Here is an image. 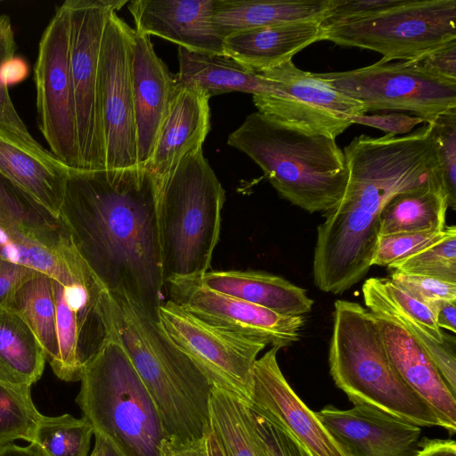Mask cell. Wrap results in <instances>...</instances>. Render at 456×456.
<instances>
[{"label": "cell", "instance_id": "obj_46", "mask_svg": "<svg viewBox=\"0 0 456 456\" xmlns=\"http://www.w3.org/2000/svg\"><path fill=\"white\" fill-rule=\"evenodd\" d=\"M426 304L430 307L440 329L456 332V301L437 299Z\"/></svg>", "mask_w": 456, "mask_h": 456}, {"label": "cell", "instance_id": "obj_33", "mask_svg": "<svg viewBox=\"0 0 456 456\" xmlns=\"http://www.w3.org/2000/svg\"><path fill=\"white\" fill-rule=\"evenodd\" d=\"M94 428L85 417L42 416L33 441L45 456H89Z\"/></svg>", "mask_w": 456, "mask_h": 456}, {"label": "cell", "instance_id": "obj_31", "mask_svg": "<svg viewBox=\"0 0 456 456\" xmlns=\"http://www.w3.org/2000/svg\"><path fill=\"white\" fill-rule=\"evenodd\" d=\"M448 208L441 185H432L396 195L384 207L379 235L403 232L443 231Z\"/></svg>", "mask_w": 456, "mask_h": 456}, {"label": "cell", "instance_id": "obj_52", "mask_svg": "<svg viewBox=\"0 0 456 456\" xmlns=\"http://www.w3.org/2000/svg\"><path fill=\"white\" fill-rule=\"evenodd\" d=\"M94 436V446L89 456H104L103 444L100 436Z\"/></svg>", "mask_w": 456, "mask_h": 456}, {"label": "cell", "instance_id": "obj_40", "mask_svg": "<svg viewBox=\"0 0 456 456\" xmlns=\"http://www.w3.org/2000/svg\"><path fill=\"white\" fill-rule=\"evenodd\" d=\"M389 279L410 295L425 303L437 299L456 301V283L395 270Z\"/></svg>", "mask_w": 456, "mask_h": 456}, {"label": "cell", "instance_id": "obj_47", "mask_svg": "<svg viewBox=\"0 0 456 456\" xmlns=\"http://www.w3.org/2000/svg\"><path fill=\"white\" fill-rule=\"evenodd\" d=\"M28 74V65L27 61L16 55L9 58L3 64L0 71L1 80L7 87L23 81Z\"/></svg>", "mask_w": 456, "mask_h": 456}, {"label": "cell", "instance_id": "obj_2", "mask_svg": "<svg viewBox=\"0 0 456 456\" xmlns=\"http://www.w3.org/2000/svg\"><path fill=\"white\" fill-rule=\"evenodd\" d=\"M111 297L117 334L156 406L167 440L206 437L211 431L208 379L159 321L124 297Z\"/></svg>", "mask_w": 456, "mask_h": 456}, {"label": "cell", "instance_id": "obj_3", "mask_svg": "<svg viewBox=\"0 0 456 456\" xmlns=\"http://www.w3.org/2000/svg\"><path fill=\"white\" fill-rule=\"evenodd\" d=\"M227 144L258 165L281 197L309 213L330 210L345 192L346 158L335 138L256 111L230 134Z\"/></svg>", "mask_w": 456, "mask_h": 456}, {"label": "cell", "instance_id": "obj_23", "mask_svg": "<svg viewBox=\"0 0 456 456\" xmlns=\"http://www.w3.org/2000/svg\"><path fill=\"white\" fill-rule=\"evenodd\" d=\"M209 99L198 90L179 86L151 156L143 166L159 191L183 159L202 149L210 130Z\"/></svg>", "mask_w": 456, "mask_h": 456}, {"label": "cell", "instance_id": "obj_32", "mask_svg": "<svg viewBox=\"0 0 456 456\" xmlns=\"http://www.w3.org/2000/svg\"><path fill=\"white\" fill-rule=\"evenodd\" d=\"M209 418L211 431L227 456H257L250 436L245 401L232 393L213 387Z\"/></svg>", "mask_w": 456, "mask_h": 456}, {"label": "cell", "instance_id": "obj_29", "mask_svg": "<svg viewBox=\"0 0 456 456\" xmlns=\"http://www.w3.org/2000/svg\"><path fill=\"white\" fill-rule=\"evenodd\" d=\"M45 362L28 324L13 311L0 306V381L31 387L41 378Z\"/></svg>", "mask_w": 456, "mask_h": 456}, {"label": "cell", "instance_id": "obj_1", "mask_svg": "<svg viewBox=\"0 0 456 456\" xmlns=\"http://www.w3.org/2000/svg\"><path fill=\"white\" fill-rule=\"evenodd\" d=\"M158 206V186L144 167L71 169L60 217L110 294L159 322L166 284Z\"/></svg>", "mask_w": 456, "mask_h": 456}, {"label": "cell", "instance_id": "obj_4", "mask_svg": "<svg viewBox=\"0 0 456 456\" xmlns=\"http://www.w3.org/2000/svg\"><path fill=\"white\" fill-rule=\"evenodd\" d=\"M330 373L353 404L386 412L418 427H440L432 407L401 378L370 311L353 301L334 303Z\"/></svg>", "mask_w": 456, "mask_h": 456}, {"label": "cell", "instance_id": "obj_10", "mask_svg": "<svg viewBox=\"0 0 456 456\" xmlns=\"http://www.w3.org/2000/svg\"><path fill=\"white\" fill-rule=\"evenodd\" d=\"M159 319L168 338L213 387L248 403L254 365L267 346L265 342L208 324L169 299L160 305Z\"/></svg>", "mask_w": 456, "mask_h": 456}, {"label": "cell", "instance_id": "obj_24", "mask_svg": "<svg viewBox=\"0 0 456 456\" xmlns=\"http://www.w3.org/2000/svg\"><path fill=\"white\" fill-rule=\"evenodd\" d=\"M71 169L0 125V174L58 216Z\"/></svg>", "mask_w": 456, "mask_h": 456}, {"label": "cell", "instance_id": "obj_50", "mask_svg": "<svg viewBox=\"0 0 456 456\" xmlns=\"http://www.w3.org/2000/svg\"><path fill=\"white\" fill-rule=\"evenodd\" d=\"M208 446L210 456H227L221 443L212 431L208 435Z\"/></svg>", "mask_w": 456, "mask_h": 456}, {"label": "cell", "instance_id": "obj_30", "mask_svg": "<svg viewBox=\"0 0 456 456\" xmlns=\"http://www.w3.org/2000/svg\"><path fill=\"white\" fill-rule=\"evenodd\" d=\"M53 281V277L39 272L22 282L1 305L16 313L28 324L51 367L59 354Z\"/></svg>", "mask_w": 456, "mask_h": 456}, {"label": "cell", "instance_id": "obj_44", "mask_svg": "<svg viewBox=\"0 0 456 456\" xmlns=\"http://www.w3.org/2000/svg\"><path fill=\"white\" fill-rule=\"evenodd\" d=\"M37 273L39 271L0 256V306L22 282Z\"/></svg>", "mask_w": 456, "mask_h": 456}, {"label": "cell", "instance_id": "obj_8", "mask_svg": "<svg viewBox=\"0 0 456 456\" xmlns=\"http://www.w3.org/2000/svg\"><path fill=\"white\" fill-rule=\"evenodd\" d=\"M322 40L377 52L384 63L411 61L456 41V0H405L370 18L322 25Z\"/></svg>", "mask_w": 456, "mask_h": 456}, {"label": "cell", "instance_id": "obj_12", "mask_svg": "<svg viewBox=\"0 0 456 456\" xmlns=\"http://www.w3.org/2000/svg\"><path fill=\"white\" fill-rule=\"evenodd\" d=\"M34 77L37 125L51 153L69 167L81 169L65 2L55 10L42 35Z\"/></svg>", "mask_w": 456, "mask_h": 456}, {"label": "cell", "instance_id": "obj_35", "mask_svg": "<svg viewBox=\"0 0 456 456\" xmlns=\"http://www.w3.org/2000/svg\"><path fill=\"white\" fill-rule=\"evenodd\" d=\"M404 273L426 275L456 283V227L446 226L431 246L388 267Z\"/></svg>", "mask_w": 456, "mask_h": 456}, {"label": "cell", "instance_id": "obj_38", "mask_svg": "<svg viewBox=\"0 0 456 456\" xmlns=\"http://www.w3.org/2000/svg\"><path fill=\"white\" fill-rule=\"evenodd\" d=\"M444 232L445 228L443 231L403 232L379 235L371 266L389 267L436 243Z\"/></svg>", "mask_w": 456, "mask_h": 456}, {"label": "cell", "instance_id": "obj_26", "mask_svg": "<svg viewBox=\"0 0 456 456\" xmlns=\"http://www.w3.org/2000/svg\"><path fill=\"white\" fill-rule=\"evenodd\" d=\"M207 288L284 315H304L314 300L289 281L262 271H208L197 276Z\"/></svg>", "mask_w": 456, "mask_h": 456}, {"label": "cell", "instance_id": "obj_13", "mask_svg": "<svg viewBox=\"0 0 456 456\" xmlns=\"http://www.w3.org/2000/svg\"><path fill=\"white\" fill-rule=\"evenodd\" d=\"M134 29L111 12L99 58V99L106 169L139 167L131 61Z\"/></svg>", "mask_w": 456, "mask_h": 456}, {"label": "cell", "instance_id": "obj_37", "mask_svg": "<svg viewBox=\"0 0 456 456\" xmlns=\"http://www.w3.org/2000/svg\"><path fill=\"white\" fill-rule=\"evenodd\" d=\"M448 208H456V109L430 123Z\"/></svg>", "mask_w": 456, "mask_h": 456}, {"label": "cell", "instance_id": "obj_39", "mask_svg": "<svg viewBox=\"0 0 456 456\" xmlns=\"http://www.w3.org/2000/svg\"><path fill=\"white\" fill-rule=\"evenodd\" d=\"M16 43L10 18L0 15V71L3 64L15 55ZM0 125L12 131L32 144L38 142L30 135L20 118L9 95V89L1 80L0 75Z\"/></svg>", "mask_w": 456, "mask_h": 456}, {"label": "cell", "instance_id": "obj_43", "mask_svg": "<svg viewBox=\"0 0 456 456\" xmlns=\"http://www.w3.org/2000/svg\"><path fill=\"white\" fill-rule=\"evenodd\" d=\"M353 124L369 126L387 134H407L419 124L425 123L424 119L417 116L403 113L389 114H363L352 118Z\"/></svg>", "mask_w": 456, "mask_h": 456}, {"label": "cell", "instance_id": "obj_42", "mask_svg": "<svg viewBox=\"0 0 456 456\" xmlns=\"http://www.w3.org/2000/svg\"><path fill=\"white\" fill-rule=\"evenodd\" d=\"M408 61L430 76L456 83V41Z\"/></svg>", "mask_w": 456, "mask_h": 456}, {"label": "cell", "instance_id": "obj_25", "mask_svg": "<svg viewBox=\"0 0 456 456\" xmlns=\"http://www.w3.org/2000/svg\"><path fill=\"white\" fill-rule=\"evenodd\" d=\"M322 21H296L240 31L224 39V55L259 73L292 60L322 41Z\"/></svg>", "mask_w": 456, "mask_h": 456}, {"label": "cell", "instance_id": "obj_27", "mask_svg": "<svg viewBox=\"0 0 456 456\" xmlns=\"http://www.w3.org/2000/svg\"><path fill=\"white\" fill-rule=\"evenodd\" d=\"M180 86L208 96L242 92L252 95H280L274 81L253 72L224 54H208L178 48Z\"/></svg>", "mask_w": 456, "mask_h": 456}, {"label": "cell", "instance_id": "obj_45", "mask_svg": "<svg viewBox=\"0 0 456 456\" xmlns=\"http://www.w3.org/2000/svg\"><path fill=\"white\" fill-rule=\"evenodd\" d=\"M160 456H210L208 436L186 443H174L165 439L161 444Z\"/></svg>", "mask_w": 456, "mask_h": 456}, {"label": "cell", "instance_id": "obj_6", "mask_svg": "<svg viewBox=\"0 0 456 456\" xmlns=\"http://www.w3.org/2000/svg\"><path fill=\"white\" fill-rule=\"evenodd\" d=\"M225 191L200 149L188 155L159 191L163 277L209 271L221 229Z\"/></svg>", "mask_w": 456, "mask_h": 456}, {"label": "cell", "instance_id": "obj_14", "mask_svg": "<svg viewBox=\"0 0 456 456\" xmlns=\"http://www.w3.org/2000/svg\"><path fill=\"white\" fill-rule=\"evenodd\" d=\"M275 82L280 95H253L257 111L296 127L335 138L366 114L358 101L337 91L319 73L295 66L292 60L259 72Z\"/></svg>", "mask_w": 456, "mask_h": 456}, {"label": "cell", "instance_id": "obj_20", "mask_svg": "<svg viewBox=\"0 0 456 456\" xmlns=\"http://www.w3.org/2000/svg\"><path fill=\"white\" fill-rule=\"evenodd\" d=\"M216 0H134L128 4L135 32L168 40L191 52L224 54L212 13Z\"/></svg>", "mask_w": 456, "mask_h": 456}, {"label": "cell", "instance_id": "obj_22", "mask_svg": "<svg viewBox=\"0 0 456 456\" xmlns=\"http://www.w3.org/2000/svg\"><path fill=\"white\" fill-rule=\"evenodd\" d=\"M388 357L403 380L438 416L442 428L456 431V395L414 337L396 320L373 314Z\"/></svg>", "mask_w": 456, "mask_h": 456}, {"label": "cell", "instance_id": "obj_36", "mask_svg": "<svg viewBox=\"0 0 456 456\" xmlns=\"http://www.w3.org/2000/svg\"><path fill=\"white\" fill-rule=\"evenodd\" d=\"M250 436L257 456H312L297 438L247 403Z\"/></svg>", "mask_w": 456, "mask_h": 456}, {"label": "cell", "instance_id": "obj_28", "mask_svg": "<svg viewBox=\"0 0 456 456\" xmlns=\"http://www.w3.org/2000/svg\"><path fill=\"white\" fill-rule=\"evenodd\" d=\"M332 0H216L212 20L226 37L252 28L296 21H323Z\"/></svg>", "mask_w": 456, "mask_h": 456}, {"label": "cell", "instance_id": "obj_41", "mask_svg": "<svg viewBox=\"0 0 456 456\" xmlns=\"http://www.w3.org/2000/svg\"><path fill=\"white\" fill-rule=\"evenodd\" d=\"M405 0H332L322 25H334L372 17Z\"/></svg>", "mask_w": 456, "mask_h": 456}, {"label": "cell", "instance_id": "obj_16", "mask_svg": "<svg viewBox=\"0 0 456 456\" xmlns=\"http://www.w3.org/2000/svg\"><path fill=\"white\" fill-rule=\"evenodd\" d=\"M168 299L213 326L256 338L272 346L286 347L300 338L303 315H284L219 292L198 277L172 278L166 282Z\"/></svg>", "mask_w": 456, "mask_h": 456}, {"label": "cell", "instance_id": "obj_18", "mask_svg": "<svg viewBox=\"0 0 456 456\" xmlns=\"http://www.w3.org/2000/svg\"><path fill=\"white\" fill-rule=\"evenodd\" d=\"M349 456H416L421 428L362 404L339 410L328 405L316 412Z\"/></svg>", "mask_w": 456, "mask_h": 456}, {"label": "cell", "instance_id": "obj_5", "mask_svg": "<svg viewBox=\"0 0 456 456\" xmlns=\"http://www.w3.org/2000/svg\"><path fill=\"white\" fill-rule=\"evenodd\" d=\"M79 381L76 402L94 435L110 439L125 456H160L167 439L160 418L116 329Z\"/></svg>", "mask_w": 456, "mask_h": 456}, {"label": "cell", "instance_id": "obj_17", "mask_svg": "<svg viewBox=\"0 0 456 456\" xmlns=\"http://www.w3.org/2000/svg\"><path fill=\"white\" fill-rule=\"evenodd\" d=\"M279 350L272 346L256 361L248 404L289 431L312 456H349L288 383L278 363Z\"/></svg>", "mask_w": 456, "mask_h": 456}, {"label": "cell", "instance_id": "obj_11", "mask_svg": "<svg viewBox=\"0 0 456 456\" xmlns=\"http://www.w3.org/2000/svg\"><path fill=\"white\" fill-rule=\"evenodd\" d=\"M337 91L364 110H406L426 124L456 109V83L430 76L408 61L380 62L339 72L319 73Z\"/></svg>", "mask_w": 456, "mask_h": 456}, {"label": "cell", "instance_id": "obj_49", "mask_svg": "<svg viewBox=\"0 0 456 456\" xmlns=\"http://www.w3.org/2000/svg\"><path fill=\"white\" fill-rule=\"evenodd\" d=\"M0 456H45L34 443L27 446H19L12 443L0 448Z\"/></svg>", "mask_w": 456, "mask_h": 456}, {"label": "cell", "instance_id": "obj_48", "mask_svg": "<svg viewBox=\"0 0 456 456\" xmlns=\"http://www.w3.org/2000/svg\"><path fill=\"white\" fill-rule=\"evenodd\" d=\"M416 456H456V443L449 439L423 438Z\"/></svg>", "mask_w": 456, "mask_h": 456}, {"label": "cell", "instance_id": "obj_7", "mask_svg": "<svg viewBox=\"0 0 456 456\" xmlns=\"http://www.w3.org/2000/svg\"><path fill=\"white\" fill-rule=\"evenodd\" d=\"M0 256L70 286L94 273L62 219L0 174Z\"/></svg>", "mask_w": 456, "mask_h": 456}, {"label": "cell", "instance_id": "obj_9", "mask_svg": "<svg viewBox=\"0 0 456 456\" xmlns=\"http://www.w3.org/2000/svg\"><path fill=\"white\" fill-rule=\"evenodd\" d=\"M69 69L81 170H103L105 147L99 99V58L108 17L126 0H67Z\"/></svg>", "mask_w": 456, "mask_h": 456}, {"label": "cell", "instance_id": "obj_15", "mask_svg": "<svg viewBox=\"0 0 456 456\" xmlns=\"http://www.w3.org/2000/svg\"><path fill=\"white\" fill-rule=\"evenodd\" d=\"M59 354L52 367L61 380H80L85 366L115 330L114 302L93 274L66 286L53 279Z\"/></svg>", "mask_w": 456, "mask_h": 456}, {"label": "cell", "instance_id": "obj_19", "mask_svg": "<svg viewBox=\"0 0 456 456\" xmlns=\"http://www.w3.org/2000/svg\"><path fill=\"white\" fill-rule=\"evenodd\" d=\"M131 81L138 164L143 167L151 156L179 86L175 75L157 55L150 37L137 34L135 30Z\"/></svg>", "mask_w": 456, "mask_h": 456}, {"label": "cell", "instance_id": "obj_51", "mask_svg": "<svg viewBox=\"0 0 456 456\" xmlns=\"http://www.w3.org/2000/svg\"><path fill=\"white\" fill-rule=\"evenodd\" d=\"M94 435L100 436L102 441L104 456H125L122 452L115 445V444L112 443L110 439L100 435Z\"/></svg>", "mask_w": 456, "mask_h": 456}, {"label": "cell", "instance_id": "obj_21", "mask_svg": "<svg viewBox=\"0 0 456 456\" xmlns=\"http://www.w3.org/2000/svg\"><path fill=\"white\" fill-rule=\"evenodd\" d=\"M369 311L400 322L418 341L445 381L456 377V338L438 327L430 307L389 278H370L362 284Z\"/></svg>", "mask_w": 456, "mask_h": 456}, {"label": "cell", "instance_id": "obj_34", "mask_svg": "<svg viewBox=\"0 0 456 456\" xmlns=\"http://www.w3.org/2000/svg\"><path fill=\"white\" fill-rule=\"evenodd\" d=\"M42 416L32 401L30 387L0 381V448L17 439L31 443Z\"/></svg>", "mask_w": 456, "mask_h": 456}]
</instances>
